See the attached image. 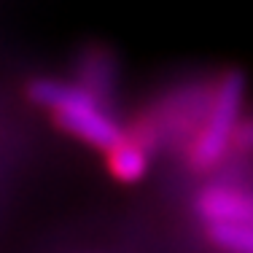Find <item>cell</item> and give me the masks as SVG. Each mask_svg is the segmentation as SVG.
<instances>
[{
  "label": "cell",
  "instance_id": "cell-3",
  "mask_svg": "<svg viewBox=\"0 0 253 253\" xmlns=\"http://www.w3.org/2000/svg\"><path fill=\"white\" fill-rule=\"evenodd\" d=\"M200 213L210 221V226L253 224V200L229 186H210L200 197Z\"/></svg>",
  "mask_w": 253,
  "mask_h": 253
},
{
  "label": "cell",
  "instance_id": "cell-4",
  "mask_svg": "<svg viewBox=\"0 0 253 253\" xmlns=\"http://www.w3.org/2000/svg\"><path fill=\"white\" fill-rule=\"evenodd\" d=\"M108 167L119 180L135 183L148 170V154L135 140H119L113 148H108Z\"/></svg>",
  "mask_w": 253,
  "mask_h": 253
},
{
  "label": "cell",
  "instance_id": "cell-1",
  "mask_svg": "<svg viewBox=\"0 0 253 253\" xmlns=\"http://www.w3.org/2000/svg\"><path fill=\"white\" fill-rule=\"evenodd\" d=\"M27 92L38 105L49 108L57 116L62 129L81 137L89 146H97L102 151H108L119 140H124L119 124L102 111V105L89 89L57 81V78H38V81L30 84Z\"/></svg>",
  "mask_w": 253,
  "mask_h": 253
},
{
  "label": "cell",
  "instance_id": "cell-2",
  "mask_svg": "<svg viewBox=\"0 0 253 253\" xmlns=\"http://www.w3.org/2000/svg\"><path fill=\"white\" fill-rule=\"evenodd\" d=\"M243 94H245V76L232 70L221 78L215 89L213 105L205 119V126L194 143V159L197 167H213L224 156L226 146L234 140V132L240 126V108H243Z\"/></svg>",
  "mask_w": 253,
  "mask_h": 253
},
{
  "label": "cell",
  "instance_id": "cell-6",
  "mask_svg": "<svg viewBox=\"0 0 253 253\" xmlns=\"http://www.w3.org/2000/svg\"><path fill=\"white\" fill-rule=\"evenodd\" d=\"M234 140H237L243 148H253V119H251V122H243V124L237 126Z\"/></svg>",
  "mask_w": 253,
  "mask_h": 253
},
{
  "label": "cell",
  "instance_id": "cell-5",
  "mask_svg": "<svg viewBox=\"0 0 253 253\" xmlns=\"http://www.w3.org/2000/svg\"><path fill=\"white\" fill-rule=\"evenodd\" d=\"M210 234L218 245L234 253H253V224H224L210 226Z\"/></svg>",
  "mask_w": 253,
  "mask_h": 253
}]
</instances>
